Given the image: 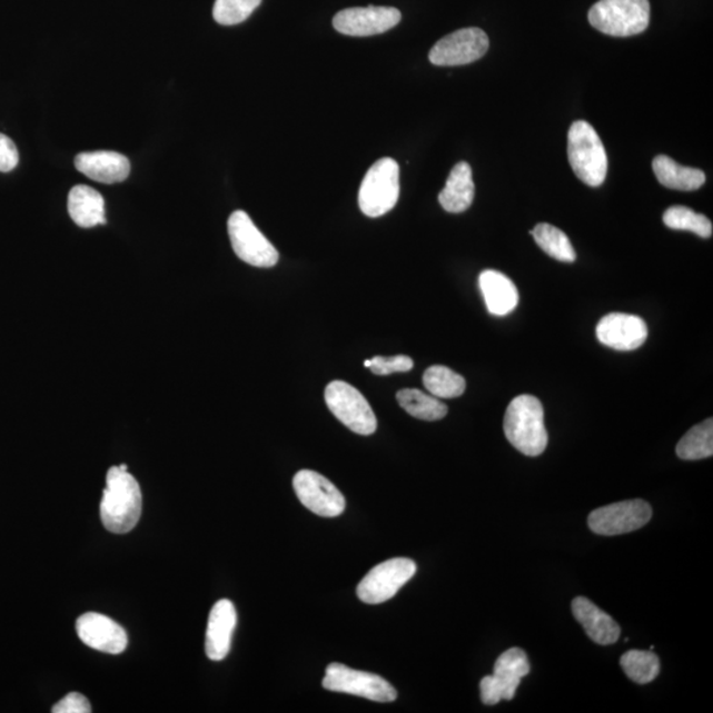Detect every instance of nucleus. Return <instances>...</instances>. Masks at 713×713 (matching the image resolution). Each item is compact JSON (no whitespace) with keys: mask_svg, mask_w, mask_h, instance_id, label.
I'll return each instance as SVG.
<instances>
[{"mask_svg":"<svg viewBox=\"0 0 713 713\" xmlns=\"http://www.w3.org/2000/svg\"><path fill=\"white\" fill-rule=\"evenodd\" d=\"M294 489L308 511L324 518H335L345 512L347 501L327 477L315 471H300L294 477Z\"/></svg>","mask_w":713,"mask_h":713,"instance_id":"nucleus-13","label":"nucleus"},{"mask_svg":"<svg viewBox=\"0 0 713 713\" xmlns=\"http://www.w3.org/2000/svg\"><path fill=\"white\" fill-rule=\"evenodd\" d=\"M397 400L399 406L416 419L436 422L446 418L448 414V407L439 398L418 388H404L397 393Z\"/></svg>","mask_w":713,"mask_h":713,"instance_id":"nucleus-24","label":"nucleus"},{"mask_svg":"<svg viewBox=\"0 0 713 713\" xmlns=\"http://www.w3.org/2000/svg\"><path fill=\"white\" fill-rule=\"evenodd\" d=\"M663 222L670 229L693 231L702 238H710L713 232L709 217L699 215L693 209L681 207V205L669 208L663 215Z\"/></svg>","mask_w":713,"mask_h":713,"instance_id":"nucleus-29","label":"nucleus"},{"mask_svg":"<svg viewBox=\"0 0 713 713\" xmlns=\"http://www.w3.org/2000/svg\"><path fill=\"white\" fill-rule=\"evenodd\" d=\"M652 506L644 499L598 507L590 514L588 525L593 533L605 536L627 534L644 527L652 519Z\"/></svg>","mask_w":713,"mask_h":713,"instance_id":"nucleus-11","label":"nucleus"},{"mask_svg":"<svg viewBox=\"0 0 713 713\" xmlns=\"http://www.w3.org/2000/svg\"><path fill=\"white\" fill-rule=\"evenodd\" d=\"M489 38L479 28L471 27L447 34L429 52V61L437 67L467 66L485 56Z\"/></svg>","mask_w":713,"mask_h":713,"instance_id":"nucleus-12","label":"nucleus"},{"mask_svg":"<svg viewBox=\"0 0 713 713\" xmlns=\"http://www.w3.org/2000/svg\"><path fill=\"white\" fill-rule=\"evenodd\" d=\"M237 626V611L230 600H220L211 608L208 620L205 652L211 661H222L229 654L232 633Z\"/></svg>","mask_w":713,"mask_h":713,"instance_id":"nucleus-17","label":"nucleus"},{"mask_svg":"<svg viewBox=\"0 0 713 713\" xmlns=\"http://www.w3.org/2000/svg\"><path fill=\"white\" fill-rule=\"evenodd\" d=\"M531 673V663L522 648L512 647L499 655L494 665L493 675L479 682L482 701L486 705H496L501 701H512L517 693L522 677Z\"/></svg>","mask_w":713,"mask_h":713,"instance_id":"nucleus-9","label":"nucleus"},{"mask_svg":"<svg viewBox=\"0 0 713 713\" xmlns=\"http://www.w3.org/2000/svg\"><path fill=\"white\" fill-rule=\"evenodd\" d=\"M621 667L631 681L647 684L660 674V660L652 652L631 651L621 656Z\"/></svg>","mask_w":713,"mask_h":713,"instance_id":"nucleus-28","label":"nucleus"},{"mask_svg":"<svg viewBox=\"0 0 713 713\" xmlns=\"http://www.w3.org/2000/svg\"><path fill=\"white\" fill-rule=\"evenodd\" d=\"M423 384L430 395L439 399L462 397L465 393V378L447 366L435 365L423 374Z\"/></svg>","mask_w":713,"mask_h":713,"instance_id":"nucleus-25","label":"nucleus"},{"mask_svg":"<svg viewBox=\"0 0 713 713\" xmlns=\"http://www.w3.org/2000/svg\"><path fill=\"white\" fill-rule=\"evenodd\" d=\"M568 160L575 175L590 187L603 186L608 157L598 133L585 121H576L568 132Z\"/></svg>","mask_w":713,"mask_h":713,"instance_id":"nucleus-3","label":"nucleus"},{"mask_svg":"<svg viewBox=\"0 0 713 713\" xmlns=\"http://www.w3.org/2000/svg\"><path fill=\"white\" fill-rule=\"evenodd\" d=\"M69 216L80 228L105 225V200L100 192L88 186H76L68 196Z\"/></svg>","mask_w":713,"mask_h":713,"instance_id":"nucleus-22","label":"nucleus"},{"mask_svg":"<svg viewBox=\"0 0 713 713\" xmlns=\"http://www.w3.org/2000/svg\"><path fill=\"white\" fill-rule=\"evenodd\" d=\"M504 430L506 439L521 454L535 457L545 452L548 443L545 409L533 395H519L506 409Z\"/></svg>","mask_w":713,"mask_h":713,"instance_id":"nucleus-2","label":"nucleus"},{"mask_svg":"<svg viewBox=\"0 0 713 713\" xmlns=\"http://www.w3.org/2000/svg\"><path fill=\"white\" fill-rule=\"evenodd\" d=\"M19 164V152L12 139L0 132V172L7 174L16 169Z\"/></svg>","mask_w":713,"mask_h":713,"instance_id":"nucleus-32","label":"nucleus"},{"mask_svg":"<svg viewBox=\"0 0 713 713\" xmlns=\"http://www.w3.org/2000/svg\"><path fill=\"white\" fill-rule=\"evenodd\" d=\"M75 165L89 179L102 184L122 182L129 178L130 160L115 151H95L77 155Z\"/></svg>","mask_w":713,"mask_h":713,"instance_id":"nucleus-18","label":"nucleus"},{"mask_svg":"<svg viewBox=\"0 0 713 713\" xmlns=\"http://www.w3.org/2000/svg\"><path fill=\"white\" fill-rule=\"evenodd\" d=\"M326 404L330 413L353 433L363 436L376 433V414L356 387L344 380H334L326 388Z\"/></svg>","mask_w":713,"mask_h":713,"instance_id":"nucleus-6","label":"nucleus"},{"mask_svg":"<svg viewBox=\"0 0 713 713\" xmlns=\"http://www.w3.org/2000/svg\"><path fill=\"white\" fill-rule=\"evenodd\" d=\"M228 231L232 250L245 264L263 268L278 264L279 252L246 211L237 210L229 217Z\"/></svg>","mask_w":713,"mask_h":713,"instance_id":"nucleus-8","label":"nucleus"},{"mask_svg":"<svg viewBox=\"0 0 713 713\" xmlns=\"http://www.w3.org/2000/svg\"><path fill=\"white\" fill-rule=\"evenodd\" d=\"M416 564L407 557H394L369 571L358 584L357 595L365 604H383L393 598L414 577Z\"/></svg>","mask_w":713,"mask_h":713,"instance_id":"nucleus-10","label":"nucleus"},{"mask_svg":"<svg viewBox=\"0 0 713 713\" xmlns=\"http://www.w3.org/2000/svg\"><path fill=\"white\" fill-rule=\"evenodd\" d=\"M653 169L656 179L663 187L670 189L690 192V190L702 188L705 182V174L702 169L683 167L665 155L654 159Z\"/></svg>","mask_w":713,"mask_h":713,"instance_id":"nucleus-23","label":"nucleus"},{"mask_svg":"<svg viewBox=\"0 0 713 713\" xmlns=\"http://www.w3.org/2000/svg\"><path fill=\"white\" fill-rule=\"evenodd\" d=\"M399 165L392 158H384L366 172L359 188V209L367 217L377 218L390 211L399 200Z\"/></svg>","mask_w":713,"mask_h":713,"instance_id":"nucleus-5","label":"nucleus"},{"mask_svg":"<svg viewBox=\"0 0 713 713\" xmlns=\"http://www.w3.org/2000/svg\"><path fill=\"white\" fill-rule=\"evenodd\" d=\"M142 492L136 477L121 467L110 468L100 507L106 531L115 534L131 532L142 515Z\"/></svg>","mask_w":713,"mask_h":713,"instance_id":"nucleus-1","label":"nucleus"},{"mask_svg":"<svg viewBox=\"0 0 713 713\" xmlns=\"http://www.w3.org/2000/svg\"><path fill=\"white\" fill-rule=\"evenodd\" d=\"M486 308L494 316H506L518 306L519 294L511 278L496 270H485L479 275Z\"/></svg>","mask_w":713,"mask_h":713,"instance_id":"nucleus-20","label":"nucleus"},{"mask_svg":"<svg viewBox=\"0 0 713 713\" xmlns=\"http://www.w3.org/2000/svg\"><path fill=\"white\" fill-rule=\"evenodd\" d=\"M323 687L334 693L362 696L378 703H390L397 699V691L377 674L359 672L341 663H330Z\"/></svg>","mask_w":713,"mask_h":713,"instance_id":"nucleus-7","label":"nucleus"},{"mask_svg":"<svg viewBox=\"0 0 713 713\" xmlns=\"http://www.w3.org/2000/svg\"><path fill=\"white\" fill-rule=\"evenodd\" d=\"M596 335L605 347L631 351L638 349L647 340V326L635 315L610 314L597 324Z\"/></svg>","mask_w":713,"mask_h":713,"instance_id":"nucleus-16","label":"nucleus"},{"mask_svg":"<svg viewBox=\"0 0 713 713\" xmlns=\"http://www.w3.org/2000/svg\"><path fill=\"white\" fill-rule=\"evenodd\" d=\"M572 613L587 632L588 637L598 645H613L620 638L621 630L610 614L600 610L591 600L576 597L572 602Z\"/></svg>","mask_w":713,"mask_h":713,"instance_id":"nucleus-19","label":"nucleus"},{"mask_svg":"<svg viewBox=\"0 0 713 713\" xmlns=\"http://www.w3.org/2000/svg\"><path fill=\"white\" fill-rule=\"evenodd\" d=\"M402 20V13L394 7H353L336 13L334 27L347 37H374L392 30Z\"/></svg>","mask_w":713,"mask_h":713,"instance_id":"nucleus-14","label":"nucleus"},{"mask_svg":"<svg viewBox=\"0 0 713 713\" xmlns=\"http://www.w3.org/2000/svg\"><path fill=\"white\" fill-rule=\"evenodd\" d=\"M365 367H369L376 376H390L394 373H406L413 370L414 362L408 356L383 357L376 356L366 359Z\"/></svg>","mask_w":713,"mask_h":713,"instance_id":"nucleus-31","label":"nucleus"},{"mask_svg":"<svg viewBox=\"0 0 713 713\" xmlns=\"http://www.w3.org/2000/svg\"><path fill=\"white\" fill-rule=\"evenodd\" d=\"M260 3L263 0H216L214 18L221 26L241 24Z\"/></svg>","mask_w":713,"mask_h":713,"instance_id":"nucleus-30","label":"nucleus"},{"mask_svg":"<svg viewBox=\"0 0 713 713\" xmlns=\"http://www.w3.org/2000/svg\"><path fill=\"white\" fill-rule=\"evenodd\" d=\"M475 200V182L472 178V168L465 161L452 169L446 187L439 195V202L449 214H463L468 210Z\"/></svg>","mask_w":713,"mask_h":713,"instance_id":"nucleus-21","label":"nucleus"},{"mask_svg":"<svg viewBox=\"0 0 713 713\" xmlns=\"http://www.w3.org/2000/svg\"><path fill=\"white\" fill-rule=\"evenodd\" d=\"M682 461H702L713 455V420H704L689 430L676 446Z\"/></svg>","mask_w":713,"mask_h":713,"instance_id":"nucleus-27","label":"nucleus"},{"mask_svg":"<svg viewBox=\"0 0 713 713\" xmlns=\"http://www.w3.org/2000/svg\"><path fill=\"white\" fill-rule=\"evenodd\" d=\"M532 236L536 245L549 257L561 260V263H575L576 252L566 232L555 228L553 225L539 224L532 230Z\"/></svg>","mask_w":713,"mask_h":713,"instance_id":"nucleus-26","label":"nucleus"},{"mask_svg":"<svg viewBox=\"0 0 713 713\" xmlns=\"http://www.w3.org/2000/svg\"><path fill=\"white\" fill-rule=\"evenodd\" d=\"M53 713H89L91 705L80 693H70L52 709Z\"/></svg>","mask_w":713,"mask_h":713,"instance_id":"nucleus-33","label":"nucleus"},{"mask_svg":"<svg viewBox=\"0 0 713 713\" xmlns=\"http://www.w3.org/2000/svg\"><path fill=\"white\" fill-rule=\"evenodd\" d=\"M596 30L614 38H630L646 31L651 23L648 0H600L588 13Z\"/></svg>","mask_w":713,"mask_h":713,"instance_id":"nucleus-4","label":"nucleus"},{"mask_svg":"<svg viewBox=\"0 0 713 713\" xmlns=\"http://www.w3.org/2000/svg\"><path fill=\"white\" fill-rule=\"evenodd\" d=\"M76 630L85 645L106 654L123 653L129 642L123 627L101 613L82 614L77 620Z\"/></svg>","mask_w":713,"mask_h":713,"instance_id":"nucleus-15","label":"nucleus"}]
</instances>
